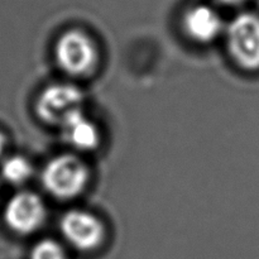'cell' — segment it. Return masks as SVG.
Instances as JSON below:
<instances>
[{
	"label": "cell",
	"mask_w": 259,
	"mask_h": 259,
	"mask_svg": "<svg viewBox=\"0 0 259 259\" xmlns=\"http://www.w3.org/2000/svg\"><path fill=\"white\" fill-rule=\"evenodd\" d=\"M63 238L76 249L93 250L103 243L105 237L104 225L98 218L83 210L66 212L60 223Z\"/></svg>",
	"instance_id": "cell-5"
},
{
	"label": "cell",
	"mask_w": 259,
	"mask_h": 259,
	"mask_svg": "<svg viewBox=\"0 0 259 259\" xmlns=\"http://www.w3.org/2000/svg\"><path fill=\"white\" fill-rule=\"evenodd\" d=\"M83 95L70 83H55L40 93L35 103V111L45 123L61 125L70 115L82 110Z\"/></svg>",
	"instance_id": "cell-4"
},
{
	"label": "cell",
	"mask_w": 259,
	"mask_h": 259,
	"mask_svg": "<svg viewBox=\"0 0 259 259\" xmlns=\"http://www.w3.org/2000/svg\"><path fill=\"white\" fill-rule=\"evenodd\" d=\"M182 24L186 34L197 43L212 42L223 30L222 18L207 5L190 8L185 14Z\"/></svg>",
	"instance_id": "cell-7"
},
{
	"label": "cell",
	"mask_w": 259,
	"mask_h": 259,
	"mask_svg": "<svg viewBox=\"0 0 259 259\" xmlns=\"http://www.w3.org/2000/svg\"><path fill=\"white\" fill-rule=\"evenodd\" d=\"M57 65L71 76H86L98 63V48L86 33L71 29L58 38L55 47Z\"/></svg>",
	"instance_id": "cell-2"
},
{
	"label": "cell",
	"mask_w": 259,
	"mask_h": 259,
	"mask_svg": "<svg viewBox=\"0 0 259 259\" xmlns=\"http://www.w3.org/2000/svg\"><path fill=\"white\" fill-rule=\"evenodd\" d=\"M4 148H5V137L0 133V156H2L3 152H4Z\"/></svg>",
	"instance_id": "cell-12"
},
{
	"label": "cell",
	"mask_w": 259,
	"mask_h": 259,
	"mask_svg": "<svg viewBox=\"0 0 259 259\" xmlns=\"http://www.w3.org/2000/svg\"><path fill=\"white\" fill-rule=\"evenodd\" d=\"M89 180L86 164L72 154L55 157L42 172V185L48 194L61 200L73 199L85 190Z\"/></svg>",
	"instance_id": "cell-1"
},
{
	"label": "cell",
	"mask_w": 259,
	"mask_h": 259,
	"mask_svg": "<svg viewBox=\"0 0 259 259\" xmlns=\"http://www.w3.org/2000/svg\"><path fill=\"white\" fill-rule=\"evenodd\" d=\"M30 259H65V253L58 243L47 239L33 248Z\"/></svg>",
	"instance_id": "cell-10"
},
{
	"label": "cell",
	"mask_w": 259,
	"mask_h": 259,
	"mask_svg": "<svg viewBox=\"0 0 259 259\" xmlns=\"http://www.w3.org/2000/svg\"><path fill=\"white\" fill-rule=\"evenodd\" d=\"M60 126L65 141L77 151H93L99 146L100 133L98 126L83 115L82 110L68 116Z\"/></svg>",
	"instance_id": "cell-8"
},
{
	"label": "cell",
	"mask_w": 259,
	"mask_h": 259,
	"mask_svg": "<svg viewBox=\"0 0 259 259\" xmlns=\"http://www.w3.org/2000/svg\"><path fill=\"white\" fill-rule=\"evenodd\" d=\"M227 43L230 56L242 68L259 70V17L242 13L229 23Z\"/></svg>",
	"instance_id": "cell-3"
},
{
	"label": "cell",
	"mask_w": 259,
	"mask_h": 259,
	"mask_svg": "<svg viewBox=\"0 0 259 259\" xmlns=\"http://www.w3.org/2000/svg\"><path fill=\"white\" fill-rule=\"evenodd\" d=\"M8 227L18 234H30L42 227L46 207L42 199L32 192H20L8 201L4 210Z\"/></svg>",
	"instance_id": "cell-6"
},
{
	"label": "cell",
	"mask_w": 259,
	"mask_h": 259,
	"mask_svg": "<svg viewBox=\"0 0 259 259\" xmlns=\"http://www.w3.org/2000/svg\"><path fill=\"white\" fill-rule=\"evenodd\" d=\"M2 176L12 185H20L27 181L32 175V166L25 158L13 156L5 159L2 164Z\"/></svg>",
	"instance_id": "cell-9"
},
{
	"label": "cell",
	"mask_w": 259,
	"mask_h": 259,
	"mask_svg": "<svg viewBox=\"0 0 259 259\" xmlns=\"http://www.w3.org/2000/svg\"><path fill=\"white\" fill-rule=\"evenodd\" d=\"M219 2L224 3V4H228V5H237V4H242V3H244L245 0H219Z\"/></svg>",
	"instance_id": "cell-11"
}]
</instances>
